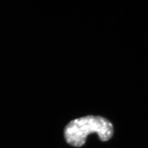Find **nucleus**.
<instances>
[{"label": "nucleus", "mask_w": 148, "mask_h": 148, "mask_svg": "<svg viewBox=\"0 0 148 148\" xmlns=\"http://www.w3.org/2000/svg\"><path fill=\"white\" fill-rule=\"evenodd\" d=\"M97 133L101 140L107 141L113 135V127L107 119L88 116L72 120L65 127V138L68 144L80 147L85 144L89 134Z\"/></svg>", "instance_id": "nucleus-1"}]
</instances>
